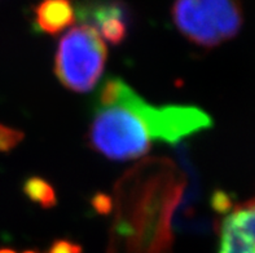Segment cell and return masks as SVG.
I'll return each mask as SVG.
<instances>
[{"mask_svg": "<svg viewBox=\"0 0 255 253\" xmlns=\"http://www.w3.org/2000/svg\"><path fill=\"white\" fill-rule=\"evenodd\" d=\"M91 205L94 207L95 211L101 216L109 215L112 208H113V200L108 194L104 192H97L91 199Z\"/></svg>", "mask_w": 255, "mask_h": 253, "instance_id": "cell-9", "label": "cell"}, {"mask_svg": "<svg viewBox=\"0 0 255 253\" xmlns=\"http://www.w3.org/2000/svg\"><path fill=\"white\" fill-rule=\"evenodd\" d=\"M171 16L179 31L194 44L213 48L239 34L243 10L236 1L184 0L175 3Z\"/></svg>", "mask_w": 255, "mask_h": 253, "instance_id": "cell-3", "label": "cell"}, {"mask_svg": "<svg viewBox=\"0 0 255 253\" xmlns=\"http://www.w3.org/2000/svg\"><path fill=\"white\" fill-rule=\"evenodd\" d=\"M48 253H83V248L79 244L66 239H58L53 242Z\"/></svg>", "mask_w": 255, "mask_h": 253, "instance_id": "cell-10", "label": "cell"}, {"mask_svg": "<svg viewBox=\"0 0 255 253\" xmlns=\"http://www.w3.org/2000/svg\"><path fill=\"white\" fill-rule=\"evenodd\" d=\"M35 23L49 35H57L75 21L74 6L68 0H48L34 8Z\"/></svg>", "mask_w": 255, "mask_h": 253, "instance_id": "cell-6", "label": "cell"}, {"mask_svg": "<svg viewBox=\"0 0 255 253\" xmlns=\"http://www.w3.org/2000/svg\"><path fill=\"white\" fill-rule=\"evenodd\" d=\"M219 233V253H255V199L232 207Z\"/></svg>", "mask_w": 255, "mask_h": 253, "instance_id": "cell-4", "label": "cell"}, {"mask_svg": "<svg viewBox=\"0 0 255 253\" xmlns=\"http://www.w3.org/2000/svg\"><path fill=\"white\" fill-rule=\"evenodd\" d=\"M107 58V44L97 30L88 25L77 26L58 43L55 74L69 90L90 92L100 81Z\"/></svg>", "mask_w": 255, "mask_h": 253, "instance_id": "cell-2", "label": "cell"}, {"mask_svg": "<svg viewBox=\"0 0 255 253\" xmlns=\"http://www.w3.org/2000/svg\"><path fill=\"white\" fill-rule=\"evenodd\" d=\"M23 138L25 133L22 131L0 124V153L12 151L22 142Z\"/></svg>", "mask_w": 255, "mask_h": 253, "instance_id": "cell-8", "label": "cell"}, {"mask_svg": "<svg viewBox=\"0 0 255 253\" xmlns=\"http://www.w3.org/2000/svg\"><path fill=\"white\" fill-rule=\"evenodd\" d=\"M97 103L88 144L112 161L136 159L145 155L154 141L176 145L213 125L211 116L197 106H154L116 77L103 84Z\"/></svg>", "mask_w": 255, "mask_h": 253, "instance_id": "cell-1", "label": "cell"}, {"mask_svg": "<svg viewBox=\"0 0 255 253\" xmlns=\"http://www.w3.org/2000/svg\"><path fill=\"white\" fill-rule=\"evenodd\" d=\"M22 190L31 202L38 203L43 208H53L57 205V196L53 186L42 177H29L23 183Z\"/></svg>", "mask_w": 255, "mask_h": 253, "instance_id": "cell-7", "label": "cell"}, {"mask_svg": "<svg viewBox=\"0 0 255 253\" xmlns=\"http://www.w3.org/2000/svg\"><path fill=\"white\" fill-rule=\"evenodd\" d=\"M0 253H16L13 250H8V248H1Z\"/></svg>", "mask_w": 255, "mask_h": 253, "instance_id": "cell-11", "label": "cell"}, {"mask_svg": "<svg viewBox=\"0 0 255 253\" xmlns=\"http://www.w3.org/2000/svg\"><path fill=\"white\" fill-rule=\"evenodd\" d=\"M79 17L83 25L97 30L103 40L114 45L125 42L127 36V25L129 21V9L125 3L107 1V3L81 4Z\"/></svg>", "mask_w": 255, "mask_h": 253, "instance_id": "cell-5", "label": "cell"}, {"mask_svg": "<svg viewBox=\"0 0 255 253\" xmlns=\"http://www.w3.org/2000/svg\"><path fill=\"white\" fill-rule=\"evenodd\" d=\"M23 253H40V252H38V251H25Z\"/></svg>", "mask_w": 255, "mask_h": 253, "instance_id": "cell-12", "label": "cell"}]
</instances>
